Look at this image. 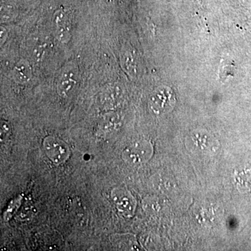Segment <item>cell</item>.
<instances>
[{
	"label": "cell",
	"instance_id": "cell-7",
	"mask_svg": "<svg viewBox=\"0 0 251 251\" xmlns=\"http://www.w3.org/2000/svg\"><path fill=\"white\" fill-rule=\"evenodd\" d=\"M21 201H22V198H18L17 199L13 201L12 203H11V205H12V207L11 208V209L6 211V212L5 213L4 219H6V216H7V219L11 217V216L12 215L13 210H14V209H16V210L18 209V206L21 204Z\"/></svg>",
	"mask_w": 251,
	"mask_h": 251
},
{
	"label": "cell",
	"instance_id": "cell-6",
	"mask_svg": "<svg viewBox=\"0 0 251 251\" xmlns=\"http://www.w3.org/2000/svg\"><path fill=\"white\" fill-rule=\"evenodd\" d=\"M117 119L115 116L113 115H108L103 119V121L101 123V128L103 130H106L108 132V130L111 129L115 126V124H116Z\"/></svg>",
	"mask_w": 251,
	"mask_h": 251
},
{
	"label": "cell",
	"instance_id": "cell-2",
	"mask_svg": "<svg viewBox=\"0 0 251 251\" xmlns=\"http://www.w3.org/2000/svg\"><path fill=\"white\" fill-rule=\"evenodd\" d=\"M44 148L47 156L55 164H62L70 156L67 144L54 137H48L44 142Z\"/></svg>",
	"mask_w": 251,
	"mask_h": 251
},
{
	"label": "cell",
	"instance_id": "cell-5",
	"mask_svg": "<svg viewBox=\"0 0 251 251\" xmlns=\"http://www.w3.org/2000/svg\"><path fill=\"white\" fill-rule=\"evenodd\" d=\"M132 56L128 52H122L121 54V62L122 66L125 68L126 71L129 74H132L134 70V65H133V60H132Z\"/></svg>",
	"mask_w": 251,
	"mask_h": 251
},
{
	"label": "cell",
	"instance_id": "cell-4",
	"mask_svg": "<svg viewBox=\"0 0 251 251\" xmlns=\"http://www.w3.org/2000/svg\"><path fill=\"white\" fill-rule=\"evenodd\" d=\"M32 76V69L27 61H19L13 69V77L16 82L25 84L31 80Z\"/></svg>",
	"mask_w": 251,
	"mask_h": 251
},
{
	"label": "cell",
	"instance_id": "cell-1",
	"mask_svg": "<svg viewBox=\"0 0 251 251\" xmlns=\"http://www.w3.org/2000/svg\"><path fill=\"white\" fill-rule=\"evenodd\" d=\"M79 80V70L75 62L66 64L59 72L57 90L61 97H68L75 90Z\"/></svg>",
	"mask_w": 251,
	"mask_h": 251
},
{
	"label": "cell",
	"instance_id": "cell-3",
	"mask_svg": "<svg viewBox=\"0 0 251 251\" xmlns=\"http://www.w3.org/2000/svg\"><path fill=\"white\" fill-rule=\"evenodd\" d=\"M72 24L70 14L67 11H59L54 14V31L57 39L62 43L70 41L72 34Z\"/></svg>",
	"mask_w": 251,
	"mask_h": 251
}]
</instances>
